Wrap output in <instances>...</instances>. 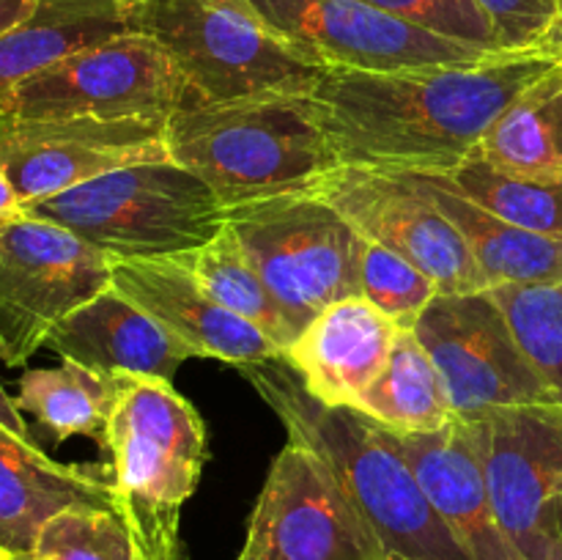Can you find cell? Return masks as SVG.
Returning <instances> with one entry per match:
<instances>
[{
  "instance_id": "obj_1",
  "label": "cell",
  "mask_w": 562,
  "mask_h": 560,
  "mask_svg": "<svg viewBox=\"0 0 562 560\" xmlns=\"http://www.w3.org/2000/svg\"><path fill=\"white\" fill-rule=\"evenodd\" d=\"M558 64L547 49H532L470 66H324L307 102L338 165L379 173H448L477 152L514 99Z\"/></svg>"
},
{
  "instance_id": "obj_2",
  "label": "cell",
  "mask_w": 562,
  "mask_h": 560,
  "mask_svg": "<svg viewBox=\"0 0 562 560\" xmlns=\"http://www.w3.org/2000/svg\"><path fill=\"white\" fill-rule=\"evenodd\" d=\"M289 432L333 472L376 560H470L417 483L395 434L357 406H327L283 360L239 366Z\"/></svg>"
},
{
  "instance_id": "obj_3",
  "label": "cell",
  "mask_w": 562,
  "mask_h": 560,
  "mask_svg": "<svg viewBox=\"0 0 562 560\" xmlns=\"http://www.w3.org/2000/svg\"><path fill=\"white\" fill-rule=\"evenodd\" d=\"M165 148L225 209L289 192H316L340 168L307 97L192 102L165 126Z\"/></svg>"
},
{
  "instance_id": "obj_4",
  "label": "cell",
  "mask_w": 562,
  "mask_h": 560,
  "mask_svg": "<svg viewBox=\"0 0 562 560\" xmlns=\"http://www.w3.org/2000/svg\"><path fill=\"white\" fill-rule=\"evenodd\" d=\"M115 508L140 560H184L179 519L209 459L206 426L173 382L126 377L108 428Z\"/></svg>"
},
{
  "instance_id": "obj_5",
  "label": "cell",
  "mask_w": 562,
  "mask_h": 560,
  "mask_svg": "<svg viewBox=\"0 0 562 560\" xmlns=\"http://www.w3.org/2000/svg\"><path fill=\"white\" fill-rule=\"evenodd\" d=\"M102 250L110 261L184 256L225 228V206L173 159L126 165L22 206Z\"/></svg>"
},
{
  "instance_id": "obj_6",
  "label": "cell",
  "mask_w": 562,
  "mask_h": 560,
  "mask_svg": "<svg viewBox=\"0 0 562 560\" xmlns=\"http://www.w3.org/2000/svg\"><path fill=\"white\" fill-rule=\"evenodd\" d=\"M132 33L170 55L198 102L307 97L324 71L280 38L250 0H135Z\"/></svg>"
},
{
  "instance_id": "obj_7",
  "label": "cell",
  "mask_w": 562,
  "mask_h": 560,
  "mask_svg": "<svg viewBox=\"0 0 562 560\" xmlns=\"http://www.w3.org/2000/svg\"><path fill=\"white\" fill-rule=\"evenodd\" d=\"M225 225L296 335L333 302L360 296L362 236L318 192H289L225 209Z\"/></svg>"
},
{
  "instance_id": "obj_8",
  "label": "cell",
  "mask_w": 562,
  "mask_h": 560,
  "mask_svg": "<svg viewBox=\"0 0 562 560\" xmlns=\"http://www.w3.org/2000/svg\"><path fill=\"white\" fill-rule=\"evenodd\" d=\"M198 102L179 66L143 33L80 49L0 97V119H170Z\"/></svg>"
},
{
  "instance_id": "obj_9",
  "label": "cell",
  "mask_w": 562,
  "mask_h": 560,
  "mask_svg": "<svg viewBox=\"0 0 562 560\" xmlns=\"http://www.w3.org/2000/svg\"><path fill=\"white\" fill-rule=\"evenodd\" d=\"M110 258L71 231L20 214L0 225V360L22 368L69 313L110 285Z\"/></svg>"
},
{
  "instance_id": "obj_10",
  "label": "cell",
  "mask_w": 562,
  "mask_h": 560,
  "mask_svg": "<svg viewBox=\"0 0 562 560\" xmlns=\"http://www.w3.org/2000/svg\"><path fill=\"white\" fill-rule=\"evenodd\" d=\"M415 335L442 373L459 421H481L497 410L560 404L538 377L492 291L437 294L417 318Z\"/></svg>"
},
{
  "instance_id": "obj_11",
  "label": "cell",
  "mask_w": 562,
  "mask_h": 560,
  "mask_svg": "<svg viewBox=\"0 0 562 560\" xmlns=\"http://www.w3.org/2000/svg\"><path fill=\"white\" fill-rule=\"evenodd\" d=\"M464 423L510 547L521 560H562V404L510 406Z\"/></svg>"
},
{
  "instance_id": "obj_12",
  "label": "cell",
  "mask_w": 562,
  "mask_h": 560,
  "mask_svg": "<svg viewBox=\"0 0 562 560\" xmlns=\"http://www.w3.org/2000/svg\"><path fill=\"white\" fill-rule=\"evenodd\" d=\"M258 14L296 53L318 66L366 71L470 66L494 49L437 36L362 0H250Z\"/></svg>"
},
{
  "instance_id": "obj_13",
  "label": "cell",
  "mask_w": 562,
  "mask_h": 560,
  "mask_svg": "<svg viewBox=\"0 0 562 560\" xmlns=\"http://www.w3.org/2000/svg\"><path fill=\"white\" fill-rule=\"evenodd\" d=\"M168 119H0V170L22 206L126 165L170 159Z\"/></svg>"
},
{
  "instance_id": "obj_14",
  "label": "cell",
  "mask_w": 562,
  "mask_h": 560,
  "mask_svg": "<svg viewBox=\"0 0 562 560\" xmlns=\"http://www.w3.org/2000/svg\"><path fill=\"white\" fill-rule=\"evenodd\" d=\"M316 192L355 225L362 239L423 269L439 294L488 289L461 231L404 176L340 165Z\"/></svg>"
},
{
  "instance_id": "obj_15",
  "label": "cell",
  "mask_w": 562,
  "mask_h": 560,
  "mask_svg": "<svg viewBox=\"0 0 562 560\" xmlns=\"http://www.w3.org/2000/svg\"><path fill=\"white\" fill-rule=\"evenodd\" d=\"M236 560H376L329 467L289 439L274 459Z\"/></svg>"
},
{
  "instance_id": "obj_16",
  "label": "cell",
  "mask_w": 562,
  "mask_h": 560,
  "mask_svg": "<svg viewBox=\"0 0 562 560\" xmlns=\"http://www.w3.org/2000/svg\"><path fill=\"white\" fill-rule=\"evenodd\" d=\"M110 285L146 311L192 357L250 366L283 351L258 327L225 311L179 256L110 264Z\"/></svg>"
},
{
  "instance_id": "obj_17",
  "label": "cell",
  "mask_w": 562,
  "mask_h": 560,
  "mask_svg": "<svg viewBox=\"0 0 562 560\" xmlns=\"http://www.w3.org/2000/svg\"><path fill=\"white\" fill-rule=\"evenodd\" d=\"M393 434L428 503L470 560H521L494 514L470 423L453 417L437 432Z\"/></svg>"
},
{
  "instance_id": "obj_18",
  "label": "cell",
  "mask_w": 562,
  "mask_h": 560,
  "mask_svg": "<svg viewBox=\"0 0 562 560\" xmlns=\"http://www.w3.org/2000/svg\"><path fill=\"white\" fill-rule=\"evenodd\" d=\"M398 329L366 296H346L296 335L283 360L316 401L355 406L387 362Z\"/></svg>"
},
{
  "instance_id": "obj_19",
  "label": "cell",
  "mask_w": 562,
  "mask_h": 560,
  "mask_svg": "<svg viewBox=\"0 0 562 560\" xmlns=\"http://www.w3.org/2000/svg\"><path fill=\"white\" fill-rule=\"evenodd\" d=\"M77 505L115 508L113 464H60L0 426V547L33 552L42 527Z\"/></svg>"
},
{
  "instance_id": "obj_20",
  "label": "cell",
  "mask_w": 562,
  "mask_h": 560,
  "mask_svg": "<svg viewBox=\"0 0 562 560\" xmlns=\"http://www.w3.org/2000/svg\"><path fill=\"white\" fill-rule=\"evenodd\" d=\"M44 346L60 360L80 362L93 371L162 382H173L181 362L192 357L173 335L165 333L113 285L69 313Z\"/></svg>"
},
{
  "instance_id": "obj_21",
  "label": "cell",
  "mask_w": 562,
  "mask_h": 560,
  "mask_svg": "<svg viewBox=\"0 0 562 560\" xmlns=\"http://www.w3.org/2000/svg\"><path fill=\"white\" fill-rule=\"evenodd\" d=\"M415 184L470 245L488 289L508 283H554L562 280V239L519 228L477 206L445 181L423 173H395Z\"/></svg>"
},
{
  "instance_id": "obj_22",
  "label": "cell",
  "mask_w": 562,
  "mask_h": 560,
  "mask_svg": "<svg viewBox=\"0 0 562 560\" xmlns=\"http://www.w3.org/2000/svg\"><path fill=\"white\" fill-rule=\"evenodd\" d=\"M135 0H38L22 25L0 36V97L58 60L132 33Z\"/></svg>"
},
{
  "instance_id": "obj_23",
  "label": "cell",
  "mask_w": 562,
  "mask_h": 560,
  "mask_svg": "<svg viewBox=\"0 0 562 560\" xmlns=\"http://www.w3.org/2000/svg\"><path fill=\"white\" fill-rule=\"evenodd\" d=\"M124 379L60 360L55 368H27L14 401L55 439L88 437L108 450V428L124 395Z\"/></svg>"
},
{
  "instance_id": "obj_24",
  "label": "cell",
  "mask_w": 562,
  "mask_h": 560,
  "mask_svg": "<svg viewBox=\"0 0 562 560\" xmlns=\"http://www.w3.org/2000/svg\"><path fill=\"white\" fill-rule=\"evenodd\" d=\"M477 157L519 179H562V64L514 99L481 141Z\"/></svg>"
},
{
  "instance_id": "obj_25",
  "label": "cell",
  "mask_w": 562,
  "mask_h": 560,
  "mask_svg": "<svg viewBox=\"0 0 562 560\" xmlns=\"http://www.w3.org/2000/svg\"><path fill=\"white\" fill-rule=\"evenodd\" d=\"M355 406L398 434L437 432L453 421L442 373L415 329H398L387 362Z\"/></svg>"
},
{
  "instance_id": "obj_26",
  "label": "cell",
  "mask_w": 562,
  "mask_h": 560,
  "mask_svg": "<svg viewBox=\"0 0 562 560\" xmlns=\"http://www.w3.org/2000/svg\"><path fill=\"white\" fill-rule=\"evenodd\" d=\"M179 258L192 269V275L201 280V285L214 302H220L225 311L236 313L245 322H250L252 327L261 329L285 355V349L294 344V333H291L278 300L272 296L269 285L263 283L258 269L252 267L245 247L239 245V239H236L228 225L212 242Z\"/></svg>"
},
{
  "instance_id": "obj_27",
  "label": "cell",
  "mask_w": 562,
  "mask_h": 560,
  "mask_svg": "<svg viewBox=\"0 0 562 560\" xmlns=\"http://www.w3.org/2000/svg\"><path fill=\"white\" fill-rule=\"evenodd\" d=\"M497 217L562 239V179H519L497 170L477 152L448 173H431Z\"/></svg>"
},
{
  "instance_id": "obj_28",
  "label": "cell",
  "mask_w": 562,
  "mask_h": 560,
  "mask_svg": "<svg viewBox=\"0 0 562 560\" xmlns=\"http://www.w3.org/2000/svg\"><path fill=\"white\" fill-rule=\"evenodd\" d=\"M516 344L562 404V280L494 285Z\"/></svg>"
},
{
  "instance_id": "obj_29",
  "label": "cell",
  "mask_w": 562,
  "mask_h": 560,
  "mask_svg": "<svg viewBox=\"0 0 562 560\" xmlns=\"http://www.w3.org/2000/svg\"><path fill=\"white\" fill-rule=\"evenodd\" d=\"M44 560H137L135 541L115 508L77 505L55 514L36 538Z\"/></svg>"
},
{
  "instance_id": "obj_30",
  "label": "cell",
  "mask_w": 562,
  "mask_h": 560,
  "mask_svg": "<svg viewBox=\"0 0 562 560\" xmlns=\"http://www.w3.org/2000/svg\"><path fill=\"white\" fill-rule=\"evenodd\" d=\"M439 289L423 269L376 242L362 239L360 296L393 318L401 329H415L417 318L437 300Z\"/></svg>"
},
{
  "instance_id": "obj_31",
  "label": "cell",
  "mask_w": 562,
  "mask_h": 560,
  "mask_svg": "<svg viewBox=\"0 0 562 560\" xmlns=\"http://www.w3.org/2000/svg\"><path fill=\"white\" fill-rule=\"evenodd\" d=\"M362 3L428 33H437V36L503 53L497 47L492 25L475 5V0H362Z\"/></svg>"
},
{
  "instance_id": "obj_32",
  "label": "cell",
  "mask_w": 562,
  "mask_h": 560,
  "mask_svg": "<svg viewBox=\"0 0 562 560\" xmlns=\"http://www.w3.org/2000/svg\"><path fill=\"white\" fill-rule=\"evenodd\" d=\"M503 53L541 49L562 14V0H475Z\"/></svg>"
},
{
  "instance_id": "obj_33",
  "label": "cell",
  "mask_w": 562,
  "mask_h": 560,
  "mask_svg": "<svg viewBox=\"0 0 562 560\" xmlns=\"http://www.w3.org/2000/svg\"><path fill=\"white\" fill-rule=\"evenodd\" d=\"M0 426L9 428V432L16 434V437L31 439V428H27V423H25V417H22L20 406H16V401L11 399L9 393H5L3 384H0Z\"/></svg>"
},
{
  "instance_id": "obj_34",
  "label": "cell",
  "mask_w": 562,
  "mask_h": 560,
  "mask_svg": "<svg viewBox=\"0 0 562 560\" xmlns=\"http://www.w3.org/2000/svg\"><path fill=\"white\" fill-rule=\"evenodd\" d=\"M38 0H0V36L22 25L36 11Z\"/></svg>"
},
{
  "instance_id": "obj_35",
  "label": "cell",
  "mask_w": 562,
  "mask_h": 560,
  "mask_svg": "<svg viewBox=\"0 0 562 560\" xmlns=\"http://www.w3.org/2000/svg\"><path fill=\"white\" fill-rule=\"evenodd\" d=\"M22 214V203L16 198L14 187L9 184V179L0 170V217H20Z\"/></svg>"
},
{
  "instance_id": "obj_36",
  "label": "cell",
  "mask_w": 562,
  "mask_h": 560,
  "mask_svg": "<svg viewBox=\"0 0 562 560\" xmlns=\"http://www.w3.org/2000/svg\"><path fill=\"white\" fill-rule=\"evenodd\" d=\"M541 49L552 53L554 58H558L560 64H562V16L558 20V25L552 27V33H549V36H547V42H543Z\"/></svg>"
},
{
  "instance_id": "obj_37",
  "label": "cell",
  "mask_w": 562,
  "mask_h": 560,
  "mask_svg": "<svg viewBox=\"0 0 562 560\" xmlns=\"http://www.w3.org/2000/svg\"><path fill=\"white\" fill-rule=\"evenodd\" d=\"M5 560H44V558L36 552H9V558Z\"/></svg>"
},
{
  "instance_id": "obj_38",
  "label": "cell",
  "mask_w": 562,
  "mask_h": 560,
  "mask_svg": "<svg viewBox=\"0 0 562 560\" xmlns=\"http://www.w3.org/2000/svg\"><path fill=\"white\" fill-rule=\"evenodd\" d=\"M5 558H9V552H5V549L0 547V560H5Z\"/></svg>"
},
{
  "instance_id": "obj_39",
  "label": "cell",
  "mask_w": 562,
  "mask_h": 560,
  "mask_svg": "<svg viewBox=\"0 0 562 560\" xmlns=\"http://www.w3.org/2000/svg\"><path fill=\"white\" fill-rule=\"evenodd\" d=\"M9 220H11V217H0V225H3V223H9Z\"/></svg>"
},
{
  "instance_id": "obj_40",
  "label": "cell",
  "mask_w": 562,
  "mask_h": 560,
  "mask_svg": "<svg viewBox=\"0 0 562 560\" xmlns=\"http://www.w3.org/2000/svg\"><path fill=\"white\" fill-rule=\"evenodd\" d=\"M387 560H404V558H387Z\"/></svg>"
},
{
  "instance_id": "obj_41",
  "label": "cell",
  "mask_w": 562,
  "mask_h": 560,
  "mask_svg": "<svg viewBox=\"0 0 562 560\" xmlns=\"http://www.w3.org/2000/svg\"><path fill=\"white\" fill-rule=\"evenodd\" d=\"M137 560H140V558H137Z\"/></svg>"
},
{
  "instance_id": "obj_42",
  "label": "cell",
  "mask_w": 562,
  "mask_h": 560,
  "mask_svg": "<svg viewBox=\"0 0 562 560\" xmlns=\"http://www.w3.org/2000/svg\"><path fill=\"white\" fill-rule=\"evenodd\" d=\"M560 16H562V14H560Z\"/></svg>"
}]
</instances>
